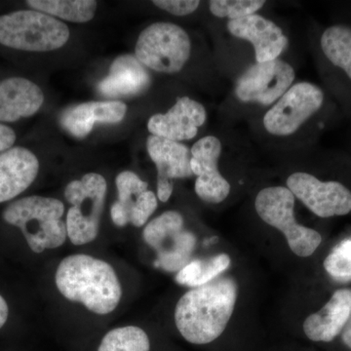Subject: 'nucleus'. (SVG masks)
I'll use <instances>...</instances> for the list:
<instances>
[{
  "label": "nucleus",
  "mask_w": 351,
  "mask_h": 351,
  "mask_svg": "<svg viewBox=\"0 0 351 351\" xmlns=\"http://www.w3.org/2000/svg\"><path fill=\"white\" fill-rule=\"evenodd\" d=\"M324 103L322 88L313 82H295L271 108L249 122L252 133L263 147L298 154L307 126Z\"/></svg>",
  "instance_id": "f257e3e1"
},
{
  "label": "nucleus",
  "mask_w": 351,
  "mask_h": 351,
  "mask_svg": "<svg viewBox=\"0 0 351 351\" xmlns=\"http://www.w3.org/2000/svg\"><path fill=\"white\" fill-rule=\"evenodd\" d=\"M239 286L232 277H217L191 289L177 302L175 323L184 339L207 345L225 331L237 304Z\"/></svg>",
  "instance_id": "f03ea898"
},
{
  "label": "nucleus",
  "mask_w": 351,
  "mask_h": 351,
  "mask_svg": "<svg viewBox=\"0 0 351 351\" xmlns=\"http://www.w3.org/2000/svg\"><path fill=\"white\" fill-rule=\"evenodd\" d=\"M295 78L294 66L283 58L251 64L235 76L221 105V115L226 122H250L271 108L294 84Z\"/></svg>",
  "instance_id": "7ed1b4c3"
},
{
  "label": "nucleus",
  "mask_w": 351,
  "mask_h": 351,
  "mask_svg": "<svg viewBox=\"0 0 351 351\" xmlns=\"http://www.w3.org/2000/svg\"><path fill=\"white\" fill-rule=\"evenodd\" d=\"M59 292L99 315L112 313L121 300L119 276L110 263L89 255L64 258L55 276Z\"/></svg>",
  "instance_id": "20e7f679"
},
{
  "label": "nucleus",
  "mask_w": 351,
  "mask_h": 351,
  "mask_svg": "<svg viewBox=\"0 0 351 351\" xmlns=\"http://www.w3.org/2000/svg\"><path fill=\"white\" fill-rule=\"evenodd\" d=\"M64 214L62 201L32 195L10 203L2 218L8 225L20 228L31 250L40 254L59 248L68 239Z\"/></svg>",
  "instance_id": "39448f33"
},
{
  "label": "nucleus",
  "mask_w": 351,
  "mask_h": 351,
  "mask_svg": "<svg viewBox=\"0 0 351 351\" xmlns=\"http://www.w3.org/2000/svg\"><path fill=\"white\" fill-rule=\"evenodd\" d=\"M193 54L191 36L181 25L156 22L138 36L135 56L147 69L177 75L186 68Z\"/></svg>",
  "instance_id": "423d86ee"
},
{
  "label": "nucleus",
  "mask_w": 351,
  "mask_h": 351,
  "mask_svg": "<svg viewBox=\"0 0 351 351\" xmlns=\"http://www.w3.org/2000/svg\"><path fill=\"white\" fill-rule=\"evenodd\" d=\"M69 39L68 25L36 10H18L0 16V44L27 52H49Z\"/></svg>",
  "instance_id": "0eeeda50"
},
{
  "label": "nucleus",
  "mask_w": 351,
  "mask_h": 351,
  "mask_svg": "<svg viewBox=\"0 0 351 351\" xmlns=\"http://www.w3.org/2000/svg\"><path fill=\"white\" fill-rule=\"evenodd\" d=\"M295 204L294 195L285 186H271L258 191L255 210L265 223L283 233L295 255L306 258L317 250L322 237L315 230L298 223Z\"/></svg>",
  "instance_id": "6e6552de"
},
{
  "label": "nucleus",
  "mask_w": 351,
  "mask_h": 351,
  "mask_svg": "<svg viewBox=\"0 0 351 351\" xmlns=\"http://www.w3.org/2000/svg\"><path fill=\"white\" fill-rule=\"evenodd\" d=\"M108 184L105 178L96 173L83 176L68 184L64 197L71 204L66 225L69 239L73 245L94 241L100 230Z\"/></svg>",
  "instance_id": "1a4fd4ad"
},
{
  "label": "nucleus",
  "mask_w": 351,
  "mask_h": 351,
  "mask_svg": "<svg viewBox=\"0 0 351 351\" xmlns=\"http://www.w3.org/2000/svg\"><path fill=\"white\" fill-rule=\"evenodd\" d=\"M233 131L218 128L196 140L191 147V168L195 176L196 195L209 204L225 202L232 193V184L223 177L221 164L232 140Z\"/></svg>",
  "instance_id": "9d476101"
},
{
  "label": "nucleus",
  "mask_w": 351,
  "mask_h": 351,
  "mask_svg": "<svg viewBox=\"0 0 351 351\" xmlns=\"http://www.w3.org/2000/svg\"><path fill=\"white\" fill-rule=\"evenodd\" d=\"M145 243L156 252V265L168 272H179L191 262L196 237L184 228V217L177 211H166L145 226Z\"/></svg>",
  "instance_id": "9b49d317"
},
{
  "label": "nucleus",
  "mask_w": 351,
  "mask_h": 351,
  "mask_svg": "<svg viewBox=\"0 0 351 351\" xmlns=\"http://www.w3.org/2000/svg\"><path fill=\"white\" fill-rule=\"evenodd\" d=\"M285 186L319 218L345 216L351 212V191L341 182L321 181L311 173L298 170L288 175Z\"/></svg>",
  "instance_id": "f8f14e48"
},
{
  "label": "nucleus",
  "mask_w": 351,
  "mask_h": 351,
  "mask_svg": "<svg viewBox=\"0 0 351 351\" xmlns=\"http://www.w3.org/2000/svg\"><path fill=\"white\" fill-rule=\"evenodd\" d=\"M228 38L251 46L255 63H265L283 57L288 49L287 32L276 21L261 13L223 23Z\"/></svg>",
  "instance_id": "ddd939ff"
},
{
  "label": "nucleus",
  "mask_w": 351,
  "mask_h": 351,
  "mask_svg": "<svg viewBox=\"0 0 351 351\" xmlns=\"http://www.w3.org/2000/svg\"><path fill=\"white\" fill-rule=\"evenodd\" d=\"M207 122L206 107L191 97L182 96L165 112L152 115L147 130L152 136L182 143L197 137Z\"/></svg>",
  "instance_id": "4468645a"
},
{
  "label": "nucleus",
  "mask_w": 351,
  "mask_h": 351,
  "mask_svg": "<svg viewBox=\"0 0 351 351\" xmlns=\"http://www.w3.org/2000/svg\"><path fill=\"white\" fill-rule=\"evenodd\" d=\"M115 184L119 198L110 209L113 223L119 228L145 226L158 206L156 193L149 191L147 182L131 171L120 173Z\"/></svg>",
  "instance_id": "2eb2a0df"
},
{
  "label": "nucleus",
  "mask_w": 351,
  "mask_h": 351,
  "mask_svg": "<svg viewBox=\"0 0 351 351\" xmlns=\"http://www.w3.org/2000/svg\"><path fill=\"white\" fill-rule=\"evenodd\" d=\"M147 154L157 171V198L167 202L174 191V181L193 177L191 168V149L182 143L149 136Z\"/></svg>",
  "instance_id": "dca6fc26"
},
{
  "label": "nucleus",
  "mask_w": 351,
  "mask_h": 351,
  "mask_svg": "<svg viewBox=\"0 0 351 351\" xmlns=\"http://www.w3.org/2000/svg\"><path fill=\"white\" fill-rule=\"evenodd\" d=\"M39 161L23 147L0 154V203L13 199L32 186L38 177Z\"/></svg>",
  "instance_id": "f3484780"
},
{
  "label": "nucleus",
  "mask_w": 351,
  "mask_h": 351,
  "mask_svg": "<svg viewBox=\"0 0 351 351\" xmlns=\"http://www.w3.org/2000/svg\"><path fill=\"white\" fill-rule=\"evenodd\" d=\"M151 84L149 69L135 55L125 54L112 62L108 75L99 83L98 91L108 98L137 96L147 91Z\"/></svg>",
  "instance_id": "a211bd4d"
},
{
  "label": "nucleus",
  "mask_w": 351,
  "mask_h": 351,
  "mask_svg": "<svg viewBox=\"0 0 351 351\" xmlns=\"http://www.w3.org/2000/svg\"><path fill=\"white\" fill-rule=\"evenodd\" d=\"M44 94L38 85L14 76L0 82V122L27 119L43 107Z\"/></svg>",
  "instance_id": "6ab92c4d"
},
{
  "label": "nucleus",
  "mask_w": 351,
  "mask_h": 351,
  "mask_svg": "<svg viewBox=\"0 0 351 351\" xmlns=\"http://www.w3.org/2000/svg\"><path fill=\"white\" fill-rule=\"evenodd\" d=\"M126 112V105L122 101H89L64 110L60 124L73 137L84 138L91 133L95 124L119 123Z\"/></svg>",
  "instance_id": "aec40b11"
},
{
  "label": "nucleus",
  "mask_w": 351,
  "mask_h": 351,
  "mask_svg": "<svg viewBox=\"0 0 351 351\" xmlns=\"http://www.w3.org/2000/svg\"><path fill=\"white\" fill-rule=\"evenodd\" d=\"M351 314V290L336 291L329 302L304 323L307 338L313 341L330 343L343 332Z\"/></svg>",
  "instance_id": "412c9836"
},
{
  "label": "nucleus",
  "mask_w": 351,
  "mask_h": 351,
  "mask_svg": "<svg viewBox=\"0 0 351 351\" xmlns=\"http://www.w3.org/2000/svg\"><path fill=\"white\" fill-rule=\"evenodd\" d=\"M323 56L335 68L341 69L351 82V25H334L320 36Z\"/></svg>",
  "instance_id": "4be33fe9"
},
{
  "label": "nucleus",
  "mask_w": 351,
  "mask_h": 351,
  "mask_svg": "<svg viewBox=\"0 0 351 351\" xmlns=\"http://www.w3.org/2000/svg\"><path fill=\"white\" fill-rule=\"evenodd\" d=\"M27 4L32 10L73 23L89 22L98 6L94 0H29Z\"/></svg>",
  "instance_id": "5701e85b"
},
{
  "label": "nucleus",
  "mask_w": 351,
  "mask_h": 351,
  "mask_svg": "<svg viewBox=\"0 0 351 351\" xmlns=\"http://www.w3.org/2000/svg\"><path fill=\"white\" fill-rule=\"evenodd\" d=\"M230 265V258L226 254L208 258L191 261L177 274L176 281L182 286L196 288L211 282Z\"/></svg>",
  "instance_id": "b1692460"
},
{
  "label": "nucleus",
  "mask_w": 351,
  "mask_h": 351,
  "mask_svg": "<svg viewBox=\"0 0 351 351\" xmlns=\"http://www.w3.org/2000/svg\"><path fill=\"white\" fill-rule=\"evenodd\" d=\"M151 343L144 330L137 326L115 328L101 339L98 351H149Z\"/></svg>",
  "instance_id": "393cba45"
},
{
  "label": "nucleus",
  "mask_w": 351,
  "mask_h": 351,
  "mask_svg": "<svg viewBox=\"0 0 351 351\" xmlns=\"http://www.w3.org/2000/svg\"><path fill=\"white\" fill-rule=\"evenodd\" d=\"M267 4L265 0H211L207 6L214 18L226 23L260 13Z\"/></svg>",
  "instance_id": "a878e982"
},
{
  "label": "nucleus",
  "mask_w": 351,
  "mask_h": 351,
  "mask_svg": "<svg viewBox=\"0 0 351 351\" xmlns=\"http://www.w3.org/2000/svg\"><path fill=\"white\" fill-rule=\"evenodd\" d=\"M327 274L336 279L351 278V239L337 245L324 261Z\"/></svg>",
  "instance_id": "bb28decb"
},
{
  "label": "nucleus",
  "mask_w": 351,
  "mask_h": 351,
  "mask_svg": "<svg viewBox=\"0 0 351 351\" xmlns=\"http://www.w3.org/2000/svg\"><path fill=\"white\" fill-rule=\"evenodd\" d=\"M152 3L176 17H186L195 13L202 2L198 0H156Z\"/></svg>",
  "instance_id": "cd10ccee"
},
{
  "label": "nucleus",
  "mask_w": 351,
  "mask_h": 351,
  "mask_svg": "<svg viewBox=\"0 0 351 351\" xmlns=\"http://www.w3.org/2000/svg\"><path fill=\"white\" fill-rule=\"evenodd\" d=\"M16 133L11 127L0 122V154L12 149L16 142Z\"/></svg>",
  "instance_id": "c85d7f7f"
},
{
  "label": "nucleus",
  "mask_w": 351,
  "mask_h": 351,
  "mask_svg": "<svg viewBox=\"0 0 351 351\" xmlns=\"http://www.w3.org/2000/svg\"><path fill=\"white\" fill-rule=\"evenodd\" d=\"M9 308L8 304L4 298L0 295V329L5 325L7 319H8Z\"/></svg>",
  "instance_id": "c756f323"
},
{
  "label": "nucleus",
  "mask_w": 351,
  "mask_h": 351,
  "mask_svg": "<svg viewBox=\"0 0 351 351\" xmlns=\"http://www.w3.org/2000/svg\"><path fill=\"white\" fill-rule=\"evenodd\" d=\"M341 339H343V343L351 350V314L350 319H348L346 327L343 328V332H341Z\"/></svg>",
  "instance_id": "7c9ffc66"
}]
</instances>
